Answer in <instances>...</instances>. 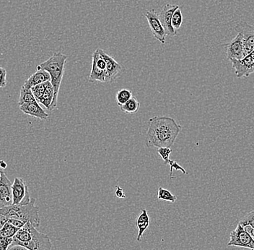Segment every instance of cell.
<instances>
[{
    "instance_id": "obj_1",
    "label": "cell",
    "mask_w": 254,
    "mask_h": 250,
    "mask_svg": "<svg viewBox=\"0 0 254 250\" xmlns=\"http://www.w3.org/2000/svg\"><path fill=\"white\" fill-rule=\"evenodd\" d=\"M182 127L174 119L153 117L148 121L145 144L147 148H171L182 131Z\"/></svg>"
},
{
    "instance_id": "obj_2",
    "label": "cell",
    "mask_w": 254,
    "mask_h": 250,
    "mask_svg": "<svg viewBox=\"0 0 254 250\" xmlns=\"http://www.w3.org/2000/svg\"><path fill=\"white\" fill-rule=\"evenodd\" d=\"M67 58V55H64L62 52H55L50 58L37 66V68L44 70L50 75L51 83L54 88V98L49 108V111H54L57 108L59 92L63 81Z\"/></svg>"
},
{
    "instance_id": "obj_3",
    "label": "cell",
    "mask_w": 254,
    "mask_h": 250,
    "mask_svg": "<svg viewBox=\"0 0 254 250\" xmlns=\"http://www.w3.org/2000/svg\"><path fill=\"white\" fill-rule=\"evenodd\" d=\"M39 212V207L36 205V199L31 198L30 203L25 205H12L0 208V216L6 219L20 220L25 224L30 222L37 228L41 225Z\"/></svg>"
},
{
    "instance_id": "obj_4",
    "label": "cell",
    "mask_w": 254,
    "mask_h": 250,
    "mask_svg": "<svg viewBox=\"0 0 254 250\" xmlns=\"http://www.w3.org/2000/svg\"><path fill=\"white\" fill-rule=\"evenodd\" d=\"M18 245L29 250H52V243L49 236L41 233L33 226L32 227L30 240Z\"/></svg>"
},
{
    "instance_id": "obj_5",
    "label": "cell",
    "mask_w": 254,
    "mask_h": 250,
    "mask_svg": "<svg viewBox=\"0 0 254 250\" xmlns=\"http://www.w3.org/2000/svg\"><path fill=\"white\" fill-rule=\"evenodd\" d=\"M228 246L240 247L254 250V240L244 227L238 224L236 229L230 233Z\"/></svg>"
},
{
    "instance_id": "obj_6",
    "label": "cell",
    "mask_w": 254,
    "mask_h": 250,
    "mask_svg": "<svg viewBox=\"0 0 254 250\" xmlns=\"http://www.w3.org/2000/svg\"><path fill=\"white\" fill-rule=\"evenodd\" d=\"M12 205H25L31 201L29 190L23 179L15 177L12 185Z\"/></svg>"
},
{
    "instance_id": "obj_7",
    "label": "cell",
    "mask_w": 254,
    "mask_h": 250,
    "mask_svg": "<svg viewBox=\"0 0 254 250\" xmlns=\"http://www.w3.org/2000/svg\"><path fill=\"white\" fill-rule=\"evenodd\" d=\"M230 62L238 79L249 77L254 73V50L242 60H232Z\"/></svg>"
},
{
    "instance_id": "obj_8",
    "label": "cell",
    "mask_w": 254,
    "mask_h": 250,
    "mask_svg": "<svg viewBox=\"0 0 254 250\" xmlns=\"http://www.w3.org/2000/svg\"><path fill=\"white\" fill-rule=\"evenodd\" d=\"M146 19L148 22L149 26H150L152 35L159 42L162 44H165L167 33L164 27L162 25L161 21L159 18V15L156 11L152 9V10L146 11L144 13Z\"/></svg>"
},
{
    "instance_id": "obj_9",
    "label": "cell",
    "mask_w": 254,
    "mask_h": 250,
    "mask_svg": "<svg viewBox=\"0 0 254 250\" xmlns=\"http://www.w3.org/2000/svg\"><path fill=\"white\" fill-rule=\"evenodd\" d=\"M235 31L242 36L246 54L249 55L254 50V25L245 21L239 22L235 27Z\"/></svg>"
},
{
    "instance_id": "obj_10",
    "label": "cell",
    "mask_w": 254,
    "mask_h": 250,
    "mask_svg": "<svg viewBox=\"0 0 254 250\" xmlns=\"http://www.w3.org/2000/svg\"><path fill=\"white\" fill-rule=\"evenodd\" d=\"M226 48L227 57L228 60H242L247 55L243 41L242 36L240 33L236 35L229 44L225 45Z\"/></svg>"
},
{
    "instance_id": "obj_11",
    "label": "cell",
    "mask_w": 254,
    "mask_h": 250,
    "mask_svg": "<svg viewBox=\"0 0 254 250\" xmlns=\"http://www.w3.org/2000/svg\"><path fill=\"white\" fill-rule=\"evenodd\" d=\"M106 64V71L110 77L111 83L118 81L125 72V68L121 64L117 63L111 56L108 55L103 49H98Z\"/></svg>"
},
{
    "instance_id": "obj_12",
    "label": "cell",
    "mask_w": 254,
    "mask_h": 250,
    "mask_svg": "<svg viewBox=\"0 0 254 250\" xmlns=\"http://www.w3.org/2000/svg\"><path fill=\"white\" fill-rule=\"evenodd\" d=\"M178 8H179V6L176 5V4H166L163 7L160 15H159V18L166 30L167 35L170 36H176L178 33V32L175 31L172 26L173 15Z\"/></svg>"
},
{
    "instance_id": "obj_13",
    "label": "cell",
    "mask_w": 254,
    "mask_h": 250,
    "mask_svg": "<svg viewBox=\"0 0 254 250\" xmlns=\"http://www.w3.org/2000/svg\"><path fill=\"white\" fill-rule=\"evenodd\" d=\"M12 183L4 171L0 179V208L12 205Z\"/></svg>"
},
{
    "instance_id": "obj_14",
    "label": "cell",
    "mask_w": 254,
    "mask_h": 250,
    "mask_svg": "<svg viewBox=\"0 0 254 250\" xmlns=\"http://www.w3.org/2000/svg\"><path fill=\"white\" fill-rule=\"evenodd\" d=\"M20 109L23 111L24 114L38 118L41 120H47L49 118V114L40 106L39 103L37 101L21 105L20 106Z\"/></svg>"
},
{
    "instance_id": "obj_15",
    "label": "cell",
    "mask_w": 254,
    "mask_h": 250,
    "mask_svg": "<svg viewBox=\"0 0 254 250\" xmlns=\"http://www.w3.org/2000/svg\"><path fill=\"white\" fill-rule=\"evenodd\" d=\"M50 81V75L48 72L37 68V71L28 78V79L24 83L23 86L25 88L31 89L34 86L44 83Z\"/></svg>"
},
{
    "instance_id": "obj_16",
    "label": "cell",
    "mask_w": 254,
    "mask_h": 250,
    "mask_svg": "<svg viewBox=\"0 0 254 250\" xmlns=\"http://www.w3.org/2000/svg\"><path fill=\"white\" fill-rule=\"evenodd\" d=\"M150 219L148 212L146 209L142 210L140 214L136 220V225L138 229V235L136 241L140 242L144 232L150 227Z\"/></svg>"
},
{
    "instance_id": "obj_17",
    "label": "cell",
    "mask_w": 254,
    "mask_h": 250,
    "mask_svg": "<svg viewBox=\"0 0 254 250\" xmlns=\"http://www.w3.org/2000/svg\"><path fill=\"white\" fill-rule=\"evenodd\" d=\"M44 86H45L44 93L38 102L41 104L44 105L49 110L52 101H53L54 88L53 86L51 83V81L44 83Z\"/></svg>"
},
{
    "instance_id": "obj_18",
    "label": "cell",
    "mask_w": 254,
    "mask_h": 250,
    "mask_svg": "<svg viewBox=\"0 0 254 250\" xmlns=\"http://www.w3.org/2000/svg\"><path fill=\"white\" fill-rule=\"evenodd\" d=\"M119 108L124 113L128 114H134L139 111V108H140V103H139L137 98L132 97L131 99L128 100L125 104L119 106Z\"/></svg>"
},
{
    "instance_id": "obj_19",
    "label": "cell",
    "mask_w": 254,
    "mask_h": 250,
    "mask_svg": "<svg viewBox=\"0 0 254 250\" xmlns=\"http://www.w3.org/2000/svg\"><path fill=\"white\" fill-rule=\"evenodd\" d=\"M36 101L33 95L31 89L25 88V87L22 86L20 88V96H19L18 104L19 106L25 104V103H31Z\"/></svg>"
},
{
    "instance_id": "obj_20",
    "label": "cell",
    "mask_w": 254,
    "mask_h": 250,
    "mask_svg": "<svg viewBox=\"0 0 254 250\" xmlns=\"http://www.w3.org/2000/svg\"><path fill=\"white\" fill-rule=\"evenodd\" d=\"M19 230L20 228L15 227L10 223L6 222L0 229V236L7 238H13Z\"/></svg>"
},
{
    "instance_id": "obj_21",
    "label": "cell",
    "mask_w": 254,
    "mask_h": 250,
    "mask_svg": "<svg viewBox=\"0 0 254 250\" xmlns=\"http://www.w3.org/2000/svg\"><path fill=\"white\" fill-rule=\"evenodd\" d=\"M132 92L128 89H120L116 95V99H117L118 106H122L127 103L128 100L132 98Z\"/></svg>"
},
{
    "instance_id": "obj_22",
    "label": "cell",
    "mask_w": 254,
    "mask_h": 250,
    "mask_svg": "<svg viewBox=\"0 0 254 250\" xmlns=\"http://www.w3.org/2000/svg\"><path fill=\"white\" fill-rule=\"evenodd\" d=\"M158 199L159 200H163V201L175 203L177 200V197L171 193L168 189L160 187L158 188Z\"/></svg>"
},
{
    "instance_id": "obj_23",
    "label": "cell",
    "mask_w": 254,
    "mask_h": 250,
    "mask_svg": "<svg viewBox=\"0 0 254 250\" xmlns=\"http://www.w3.org/2000/svg\"><path fill=\"white\" fill-rule=\"evenodd\" d=\"M183 21H184V17H183L182 10L179 7L175 11L172 17V26L175 31L178 32V30L180 29Z\"/></svg>"
},
{
    "instance_id": "obj_24",
    "label": "cell",
    "mask_w": 254,
    "mask_h": 250,
    "mask_svg": "<svg viewBox=\"0 0 254 250\" xmlns=\"http://www.w3.org/2000/svg\"><path fill=\"white\" fill-rule=\"evenodd\" d=\"M239 224L244 227L246 226H251L254 228V210L249 212L244 218H242L239 221Z\"/></svg>"
},
{
    "instance_id": "obj_25",
    "label": "cell",
    "mask_w": 254,
    "mask_h": 250,
    "mask_svg": "<svg viewBox=\"0 0 254 250\" xmlns=\"http://www.w3.org/2000/svg\"><path fill=\"white\" fill-rule=\"evenodd\" d=\"M158 153L164 162V165H168V162L170 161V155L172 153V149L171 148H160L158 149Z\"/></svg>"
},
{
    "instance_id": "obj_26",
    "label": "cell",
    "mask_w": 254,
    "mask_h": 250,
    "mask_svg": "<svg viewBox=\"0 0 254 250\" xmlns=\"http://www.w3.org/2000/svg\"><path fill=\"white\" fill-rule=\"evenodd\" d=\"M31 90L32 92H33V95H34L36 101H39L41 97L42 96L43 94H44V90H45L44 83L34 86V87H32Z\"/></svg>"
},
{
    "instance_id": "obj_27",
    "label": "cell",
    "mask_w": 254,
    "mask_h": 250,
    "mask_svg": "<svg viewBox=\"0 0 254 250\" xmlns=\"http://www.w3.org/2000/svg\"><path fill=\"white\" fill-rule=\"evenodd\" d=\"M168 165H170V178L172 179V178H174V176H173V170L176 169L177 171H181L184 174H187V172L184 169L183 167H181L177 162H175V161L170 160L169 162H168Z\"/></svg>"
},
{
    "instance_id": "obj_28",
    "label": "cell",
    "mask_w": 254,
    "mask_h": 250,
    "mask_svg": "<svg viewBox=\"0 0 254 250\" xmlns=\"http://www.w3.org/2000/svg\"><path fill=\"white\" fill-rule=\"evenodd\" d=\"M13 238H7V237L0 236V250H7L12 245Z\"/></svg>"
},
{
    "instance_id": "obj_29",
    "label": "cell",
    "mask_w": 254,
    "mask_h": 250,
    "mask_svg": "<svg viewBox=\"0 0 254 250\" xmlns=\"http://www.w3.org/2000/svg\"><path fill=\"white\" fill-rule=\"evenodd\" d=\"M7 85V71L4 68H0V88Z\"/></svg>"
},
{
    "instance_id": "obj_30",
    "label": "cell",
    "mask_w": 254,
    "mask_h": 250,
    "mask_svg": "<svg viewBox=\"0 0 254 250\" xmlns=\"http://www.w3.org/2000/svg\"><path fill=\"white\" fill-rule=\"evenodd\" d=\"M7 222L10 223L12 225L17 228H22L25 226V223L23 221H20V220L14 219H7Z\"/></svg>"
},
{
    "instance_id": "obj_31",
    "label": "cell",
    "mask_w": 254,
    "mask_h": 250,
    "mask_svg": "<svg viewBox=\"0 0 254 250\" xmlns=\"http://www.w3.org/2000/svg\"><path fill=\"white\" fill-rule=\"evenodd\" d=\"M116 188H117V190H116L115 193L117 197H119V198H125L126 195H125L123 189L120 187H119V186H116Z\"/></svg>"
},
{
    "instance_id": "obj_32",
    "label": "cell",
    "mask_w": 254,
    "mask_h": 250,
    "mask_svg": "<svg viewBox=\"0 0 254 250\" xmlns=\"http://www.w3.org/2000/svg\"><path fill=\"white\" fill-rule=\"evenodd\" d=\"M244 229L252 235L254 240V228L251 227V226H246V227H244Z\"/></svg>"
},
{
    "instance_id": "obj_33",
    "label": "cell",
    "mask_w": 254,
    "mask_h": 250,
    "mask_svg": "<svg viewBox=\"0 0 254 250\" xmlns=\"http://www.w3.org/2000/svg\"><path fill=\"white\" fill-rule=\"evenodd\" d=\"M7 165L4 161H0V167H1L2 169H5L7 168Z\"/></svg>"
},
{
    "instance_id": "obj_34",
    "label": "cell",
    "mask_w": 254,
    "mask_h": 250,
    "mask_svg": "<svg viewBox=\"0 0 254 250\" xmlns=\"http://www.w3.org/2000/svg\"><path fill=\"white\" fill-rule=\"evenodd\" d=\"M2 172H3L2 168H1V167H0V179H1V173H2Z\"/></svg>"
},
{
    "instance_id": "obj_35",
    "label": "cell",
    "mask_w": 254,
    "mask_h": 250,
    "mask_svg": "<svg viewBox=\"0 0 254 250\" xmlns=\"http://www.w3.org/2000/svg\"><path fill=\"white\" fill-rule=\"evenodd\" d=\"M2 224H1V223H0V229H1V227H2Z\"/></svg>"
},
{
    "instance_id": "obj_36",
    "label": "cell",
    "mask_w": 254,
    "mask_h": 250,
    "mask_svg": "<svg viewBox=\"0 0 254 250\" xmlns=\"http://www.w3.org/2000/svg\"></svg>"
},
{
    "instance_id": "obj_37",
    "label": "cell",
    "mask_w": 254,
    "mask_h": 250,
    "mask_svg": "<svg viewBox=\"0 0 254 250\" xmlns=\"http://www.w3.org/2000/svg\"></svg>"
}]
</instances>
